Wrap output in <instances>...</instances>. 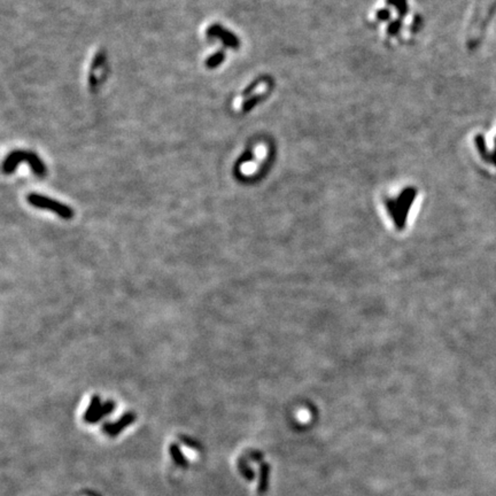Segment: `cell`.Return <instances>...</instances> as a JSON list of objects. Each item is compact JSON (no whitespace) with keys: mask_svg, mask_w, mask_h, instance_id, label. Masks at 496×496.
<instances>
[{"mask_svg":"<svg viewBox=\"0 0 496 496\" xmlns=\"http://www.w3.org/2000/svg\"><path fill=\"white\" fill-rule=\"evenodd\" d=\"M224 60H225V53L223 51L216 52L215 54L210 55L209 58L206 60V67L208 69H215L224 61Z\"/></svg>","mask_w":496,"mask_h":496,"instance_id":"8","label":"cell"},{"mask_svg":"<svg viewBox=\"0 0 496 496\" xmlns=\"http://www.w3.org/2000/svg\"><path fill=\"white\" fill-rule=\"evenodd\" d=\"M26 201L36 208L51 210L52 213L56 214L63 220H70L74 217V210L69 206L60 202L58 200L52 199V198L42 196L38 193H30L26 197Z\"/></svg>","mask_w":496,"mask_h":496,"instance_id":"3","label":"cell"},{"mask_svg":"<svg viewBox=\"0 0 496 496\" xmlns=\"http://www.w3.org/2000/svg\"><path fill=\"white\" fill-rule=\"evenodd\" d=\"M415 199V191L407 190L402 192L397 198L387 200V209L390 215L393 217L394 223L398 227L403 226L407 220L412 201Z\"/></svg>","mask_w":496,"mask_h":496,"instance_id":"2","label":"cell"},{"mask_svg":"<svg viewBox=\"0 0 496 496\" xmlns=\"http://www.w3.org/2000/svg\"><path fill=\"white\" fill-rule=\"evenodd\" d=\"M207 36L210 38H217L223 43L226 48L237 50L240 46V40L233 32L226 30L224 26L220 25H213L207 29Z\"/></svg>","mask_w":496,"mask_h":496,"instance_id":"4","label":"cell"},{"mask_svg":"<svg viewBox=\"0 0 496 496\" xmlns=\"http://www.w3.org/2000/svg\"><path fill=\"white\" fill-rule=\"evenodd\" d=\"M172 455L174 456V458H175L177 464L185 465V461H184L182 452L179 451V448L177 447V446H174V445L172 446Z\"/></svg>","mask_w":496,"mask_h":496,"instance_id":"10","label":"cell"},{"mask_svg":"<svg viewBox=\"0 0 496 496\" xmlns=\"http://www.w3.org/2000/svg\"><path fill=\"white\" fill-rule=\"evenodd\" d=\"M114 409H115V402L110 401V400L106 401L105 403L101 404V407L99 408V410L97 411V414L91 418V420H90L88 422V423L95 424V423H97V422L101 421L102 418H105L106 416H108L110 412H113Z\"/></svg>","mask_w":496,"mask_h":496,"instance_id":"6","label":"cell"},{"mask_svg":"<svg viewBox=\"0 0 496 496\" xmlns=\"http://www.w3.org/2000/svg\"><path fill=\"white\" fill-rule=\"evenodd\" d=\"M22 161H25V162L29 163L30 168H31L33 174L37 176L43 177L48 172L44 162L39 159L38 155H36L32 152H26V150H14V152L9 154L4 161L2 170H4L5 174H12Z\"/></svg>","mask_w":496,"mask_h":496,"instance_id":"1","label":"cell"},{"mask_svg":"<svg viewBox=\"0 0 496 496\" xmlns=\"http://www.w3.org/2000/svg\"><path fill=\"white\" fill-rule=\"evenodd\" d=\"M135 420H136V415L133 414V412H126V414H124L119 421H116L115 423L105 424L103 430H105L107 434L114 437V435L119 434L120 432L124 430V428H125L126 426L131 425L133 422H135Z\"/></svg>","mask_w":496,"mask_h":496,"instance_id":"5","label":"cell"},{"mask_svg":"<svg viewBox=\"0 0 496 496\" xmlns=\"http://www.w3.org/2000/svg\"><path fill=\"white\" fill-rule=\"evenodd\" d=\"M260 100V97L259 96H255V97H250V98H248L246 101H245L243 103V112L247 113L249 112L250 109L253 108V107H255L257 105V102H259Z\"/></svg>","mask_w":496,"mask_h":496,"instance_id":"9","label":"cell"},{"mask_svg":"<svg viewBox=\"0 0 496 496\" xmlns=\"http://www.w3.org/2000/svg\"><path fill=\"white\" fill-rule=\"evenodd\" d=\"M100 407H101V400H100V397H98V395H95V397H92V398H91V402H90L89 408L86 409L85 415H84V420L86 422H89L90 420H91V418L97 414V411L99 410Z\"/></svg>","mask_w":496,"mask_h":496,"instance_id":"7","label":"cell"}]
</instances>
